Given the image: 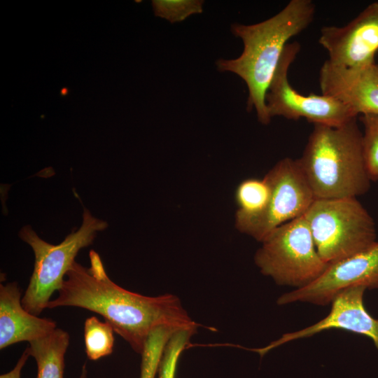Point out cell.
Here are the masks:
<instances>
[{
    "label": "cell",
    "instance_id": "e0dca14e",
    "mask_svg": "<svg viewBox=\"0 0 378 378\" xmlns=\"http://www.w3.org/2000/svg\"><path fill=\"white\" fill-rule=\"evenodd\" d=\"M169 326L155 328L148 335L141 355L140 378H155L165 346L177 330Z\"/></svg>",
    "mask_w": 378,
    "mask_h": 378
},
{
    "label": "cell",
    "instance_id": "5b68a950",
    "mask_svg": "<svg viewBox=\"0 0 378 378\" xmlns=\"http://www.w3.org/2000/svg\"><path fill=\"white\" fill-rule=\"evenodd\" d=\"M304 217L317 252L328 265L359 253L377 241L375 222L356 197L315 199Z\"/></svg>",
    "mask_w": 378,
    "mask_h": 378
},
{
    "label": "cell",
    "instance_id": "7c38bea8",
    "mask_svg": "<svg viewBox=\"0 0 378 378\" xmlns=\"http://www.w3.org/2000/svg\"><path fill=\"white\" fill-rule=\"evenodd\" d=\"M322 94L346 104L358 117L378 114V63L344 68L326 61L319 72Z\"/></svg>",
    "mask_w": 378,
    "mask_h": 378
},
{
    "label": "cell",
    "instance_id": "d6986e66",
    "mask_svg": "<svg viewBox=\"0 0 378 378\" xmlns=\"http://www.w3.org/2000/svg\"><path fill=\"white\" fill-rule=\"evenodd\" d=\"M196 331L181 329L167 343L158 368V378H175L178 361L190 339Z\"/></svg>",
    "mask_w": 378,
    "mask_h": 378
},
{
    "label": "cell",
    "instance_id": "ba28073f",
    "mask_svg": "<svg viewBox=\"0 0 378 378\" xmlns=\"http://www.w3.org/2000/svg\"><path fill=\"white\" fill-rule=\"evenodd\" d=\"M264 177L271 190L267 206L239 230L260 242L278 227L304 216L316 199L297 160H279Z\"/></svg>",
    "mask_w": 378,
    "mask_h": 378
},
{
    "label": "cell",
    "instance_id": "3957f363",
    "mask_svg": "<svg viewBox=\"0 0 378 378\" xmlns=\"http://www.w3.org/2000/svg\"><path fill=\"white\" fill-rule=\"evenodd\" d=\"M358 118L337 127L314 125L298 165L316 199L356 197L370 190Z\"/></svg>",
    "mask_w": 378,
    "mask_h": 378
},
{
    "label": "cell",
    "instance_id": "30bf717a",
    "mask_svg": "<svg viewBox=\"0 0 378 378\" xmlns=\"http://www.w3.org/2000/svg\"><path fill=\"white\" fill-rule=\"evenodd\" d=\"M318 43L328 53L327 61L333 65L356 68L374 62L378 51V1L369 4L343 27H323Z\"/></svg>",
    "mask_w": 378,
    "mask_h": 378
},
{
    "label": "cell",
    "instance_id": "5bb4252c",
    "mask_svg": "<svg viewBox=\"0 0 378 378\" xmlns=\"http://www.w3.org/2000/svg\"><path fill=\"white\" fill-rule=\"evenodd\" d=\"M69 333L56 328L48 335L29 342V352L37 365L36 378H64Z\"/></svg>",
    "mask_w": 378,
    "mask_h": 378
},
{
    "label": "cell",
    "instance_id": "8992f818",
    "mask_svg": "<svg viewBox=\"0 0 378 378\" xmlns=\"http://www.w3.org/2000/svg\"><path fill=\"white\" fill-rule=\"evenodd\" d=\"M261 243L254 255L255 264L279 286L303 288L328 266L317 252L304 216L278 227Z\"/></svg>",
    "mask_w": 378,
    "mask_h": 378
},
{
    "label": "cell",
    "instance_id": "7402d4cb",
    "mask_svg": "<svg viewBox=\"0 0 378 378\" xmlns=\"http://www.w3.org/2000/svg\"><path fill=\"white\" fill-rule=\"evenodd\" d=\"M87 376H88V370H87L86 365L85 364L83 365L82 368V370L78 378H87Z\"/></svg>",
    "mask_w": 378,
    "mask_h": 378
},
{
    "label": "cell",
    "instance_id": "ffe728a7",
    "mask_svg": "<svg viewBox=\"0 0 378 378\" xmlns=\"http://www.w3.org/2000/svg\"><path fill=\"white\" fill-rule=\"evenodd\" d=\"M202 0H154L153 9L155 16L165 19L171 23L184 21L192 15L203 12Z\"/></svg>",
    "mask_w": 378,
    "mask_h": 378
},
{
    "label": "cell",
    "instance_id": "8fae6325",
    "mask_svg": "<svg viewBox=\"0 0 378 378\" xmlns=\"http://www.w3.org/2000/svg\"><path fill=\"white\" fill-rule=\"evenodd\" d=\"M366 290L363 286L342 290L332 300L329 314L319 321L298 331L285 333L263 348L251 350L262 356L282 344L330 329L344 330L368 337L378 350V318L373 317L365 309L363 298Z\"/></svg>",
    "mask_w": 378,
    "mask_h": 378
},
{
    "label": "cell",
    "instance_id": "4fadbf2b",
    "mask_svg": "<svg viewBox=\"0 0 378 378\" xmlns=\"http://www.w3.org/2000/svg\"><path fill=\"white\" fill-rule=\"evenodd\" d=\"M16 282L0 285V349L12 344L44 337L56 328V322L28 312L22 304Z\"/></svg>",
    "mask_w": 378,
    "mask_h": 378
},
{
    "label": "cell",
    "instance_id": "9c48e42d",
    "mask_svg": "<svg viewBox=\"0 0 378 378\" xmlns=\"http://www.w3.org/2000/svg\"><path fill=\"white\" fill-rule=\"evenodd\" d=\"M354 286L378 289V240L359 253L328 265L316 280L281 295L276 303L285 305L300 302L325 306L340 291Z\"/></svg>",
    "mask_w": 378,
    "mask_h": 378
},
{
    "label": "cell",
    "instance_id": "52a82bcc",
    "mask_svg": "<svg viewBox=\"0 0 378 378\" xmlns=\"http://www.w3.org/2000/svg\"><path fill=\"white\" fill-rule=\"evenodd\" d=\"M300 46L298 42L288 43L265 95L270 118L281 116L288 120L307 119L314 125L330 127L342 125L358 118L344 103L325 94L303 95L295 90L288 80V69Z\"/></svg>",
    "mask_w": 378,
    "mask_h": 378
},
{
    "label": "cell",
    "instance_id": "44dd1931",
    "mask_svg": "<svg viewBox=\"0 0 378 378\" xmlns=\"http://www.w3.org/2000/svg\"><path fill=\"white\" fill-rule=\"evenodd\" d=\"M30 356L28 347L22 354L15 367L8 372L1 374L0 378H20L21 372Z\"/></svg>",
    "mask_w": 378,
    "mask_h": 378
},
{
    "label": "cell",
    "instance_id": "277c9868",
    "mask_svg": "<svg viewBox=\"0 0 378 378\" xmlns=\"http://www.w3.org/2000/svg\"><path fill=\"white\" fill-rule=\"evenodd\" d=\"M107 227L106 221L85 209L80 227L59 244L44 241L29 225L20 230V238L31 246L35 258L32 274L22 298V304L28 312L38 316L47 308L53 293L62 288L80 250L92 244L97 233Z\"/></svg>",
    "mask_w": 378,
    "mask_h": 378
},
{
    "label": "cell",
    "instance_id": "6da1fadb",
    "mask_svg": "<svg viewBox=\"0 0 378 378\" xmlns=\"http://www.w3.org/2000/svg\"><path fill=\"white\" fill-rule=\"evenodd\" d=\"M89 257L90 267L77 262L73 264L57 296L47 308L74 307L97 313L140 354L148 335L157 328L197 330L199 323L192 319L176 295L151 297L126 290L109 278L96 251H90Z\"/></svg>",
    "mask_w": 378,
    "mask_h": 378
},
{
    "label": "cell",
    "instance_id": "9a60e30c",
    "mask_svg": "<svg viewBox=\"0 0 378 378\" xmlns=\"http://www.w3.org/2000/svg\"><path fill=\"white\" fill-rule=\"evenodd\" d=\"M270 193V184L265 177L248 178L239 183L234 195L238 206L235 227L239 231L265 211Z\"/></svg>",
    "mask_w": 378,
    "mask_h": 378
},
{
    "label": "cell",
    "instance_id": "2e32d148",
    "mask_svg": "<svg viewBox=\"0 0 378 378\" xmlns=\"http://www.w3.org/2000/svg\"><path fill=\"white\" fill-rule=\"evenodd\" d=\"M113 329L96 316L88 318L84 323V342L89 359L97 360L110 355L113 350Z\"/></svg>",
    "mask_w": 378,
    "mask_h": 378
},
{
    "label": "cell",
    "instance_id": "ac0fdd59",
    "mask_svg": "<svg viewBox=\"0 0 378 378\" xmlns=\"http://www.w3.org/2000/svg\"><path fill=\"white\" fill-rule=\"evenodd\" d=\"M363 127L362 146L366 170L371 181H378V114L358 116Z\"/></svg>",
    "mask_w": 378,
    "mask_h": 378
},
{
    "label": "cell",
    "instance_id": "7a4b0ae2",
    "mask_svg": "<svg viewBox=\"0 0 378 378\" xmlns=\"http://www.w3.org/2000/svg\"><path fill=\"white\" fill-rule=\"evenodd\" d=\"M315 4L311 0H291L278 13L253 24H233L231 31L241 38L244 47L235 59H219L217 69L239 76L246 84L247 109L255 110L264 125L271 118L265 95L288 41L304 31L313 21Z\"/></svg>",
    "mask_w": 378,
    "mask_h": 378
}]
</instances>
